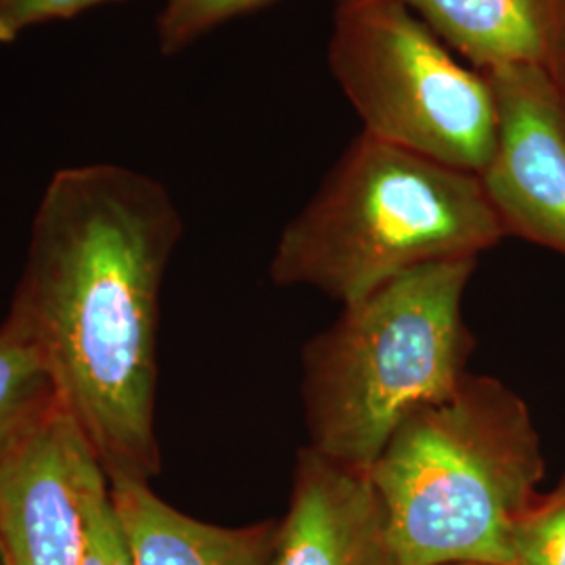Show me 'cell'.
<instances>
[{
    "label": "cell",
    "instance_id": "1",
    "mask_svg": "<svg viewBox=\"0 0 565 565\" xmlns=\"http://www.w3.org/2000/svg\"><path fill=\"white\" fill-rule=\"evenodd\" d=\"M181 214L141 172L63 168L44 189L7 321L34 345L107 478L151 482L160 294Z\"/></svg>",
    "mask_w": 565,
    "mask_h": 565
},
{
    "label": "cell",
    "instance_id": "2",
    "mask_svg": "<svg viewBox=\"0 0 565 565\" xmlns=\"http://www.w3.org/2000/svg\"><path fill=\"white\" fill-rule=\"evenodd\" d=\"M366 478L404 565L515 564L513 522L539 494L545 455L522 396L467 373L398 425Z\"/></svg>",
    "mask_w": 565,
    "mask_h": 565
},
{
    "label": "cell",
    "instance_id": "3",
    "mask_svg": "<svg viewBox=\"0 0 565 565\" xmlns=\"http://www.w3.org/2000/svg\"><path fill=\"white\" fill-rule=\"evenodd\" d=\"M503 237L480 174L361 132L285 226L270 277L348 306L427 264L478 260Z\"/></svg>",
    "mask_w": 565,
    "mask_h": 565
},
{
    "label": "cell",
    "instance_id": "4",
    "mask_svg": "<svg viewBox=\"0 0 565 565\" xmlns=\"http://www.w3.org/2000/svg\"><path fill=\"white\" fill-rule=\"evenodd\" d=\"M476 258L427 264L356 302L302 354L308 448L369 471L392 434L467 375L463 296Z\"/></svg>",
    "mask_w": 565,
    "mask_h": 565
},
{
    "label": "cell",
    "instance_id": "5",
    "mask_svg": "<svg viewBox=\"0 0 565 565\" xmlns=\"http://www.w3.org/2000/svg\"><path fill=\"white\" fill-rule=\"evenodd\" d=\"M329 70L366 135L473 174L490 162L492 84L401 2L335 0Z\"/></svg>",
    "mask_w": 565,
    "mask_h": 565
},
{
    "label": "cell",
    "instance_id": "6",
    "mask_svg": "<svg viewBox=\"0 0 565 565\" xmlns=\"http://www.w3.org/2000/svg\"><path fill=\"white\" fill-rule=\"evenodd\" d=\"M109 482L81 425L51 404L0 459L4 565H81L88 501Z\"/></svg>",
    "mask_w": 565,
    "mask_h": 565
},
{
    "label": "cell",
    "instance_id": "7",
    "mask_svg": "<svg viewBox=\"0 0 565 565\" xmlns=\"http://www.w3.org/2000/svg\"><path fill=\"white\" fill-rule=\"evenodd\" d=\"M497 99V145L480 172L503 233L565 256V107L534 65L484 72Z\"/></svg>",
    "mask_w": 565,
    "mask_h": 565
},
{
    "label": "cell",
    "instance_id": "8",
    "mask_svg": "<svg viewBox=\"0 0 565 565\" xmlns=\"http://www.w3.org/2000/svg\"><path fill=\"white\" fill-rule=\"evenodd\" d=\"M266 565L404 564L366 473L306 446Z\"/></svg>",
    "mask_w": 565,
    "mask_h": 565
},
{
    "label": "cell",
    "instance_id": "9",
    "mask_svg": "<svg viewBox=\"0 0 565 565\" xmlns=\"http://www.w3.org/2000/svg\"><path fill=\"white\" fill-rule=\"evenodd\" d=\"M471 67H543L565 61V0H396Z\"/></svg>",
    "mask_w": 565,
    "mask_h": 565
},
{
    "label": "cell",
    "instance_id": "10",
    "mask_svg": "<svg viewBox=\"0 0 565 565\" xmlns=\"http://www.w3.org/2000/svg\"><path fill=\"white\" fill-rule=\"evenodd\" d=\"M109 492L135 565H266L275 545L279 520L207 524L132 478L109 480Z\"/></svg>",
    "mask_w": 565,
    "mask_h": 565
},
{
    "label": "cell",
    "instance_id": "11",
    "mask_svg": "<svg viewBox=\"0 0 565 565\" xmlns=\"http://www.w3.org/2000/svg\"><path fill=\"white\" fill-rule=\"evenodd\" d=\"M55 401L39 352L4 319L0 324V459Z\"/></svg>",
    "mask_w": 565,
    "mask_h": 565
},
{
    "label": "cell",
    "instance_id": "12",
    "mask_svg": "<svg viewBox=\"0 0 565 565\" xmlns=\"http://www.w3.org/2000/svg\"><path fill=\"white\" fill-rule=\"evenodd\" d=\"M513 553L518 565H565V476L515 518Z\"/></svg>",
    "mask_w": 565,
    "mask_h": 565
},
{
    "label": "cell",
    "instance_id": "13",
    "mask_svg": "<svg viewBox=\"0 0 565 565\" xmlns=\"http://www.w3.org/2000/svg\"><path fill=\"white\" fill-rule=\"evenodd\" d=\"M277 0H166L158 34L163 53H177L226 21L258 11Z\"/></svg>",
    "mask_w": 565,
    "mask_h": 565
},
{
    "label": "cell",
    "instance_id": "14",
    "mask_svg": "<svg viewBox=\"0 0 565 565\" xmlns=\"http://www.w3.org/2000/svg\"><path fill=\"white\" fill-rule=\"evenodd\" d=\"M81 565H135L118 513L111 503L109 482L99 486L86 515V543Z\"/></svg>",
    "mask_w": 565,
    "mask_h": 565
},
{
    "label": "cell",
    "instance_id": "15",
    "mask_svg": "<svg viewBox=\"0 0 565 565\" xmlns=\"http://www.w3.org/2000/svg\"><path fill=\"white\" fill-rule=\"evenodd\" d=\"M111 0H0V42H13L44 21L70 20Z\"/></svg>",
    "mask_w": 565,
    "mask_h": 565
},
{
    "label": "cell",
    "instance_id": "16",
    "mask_svg": "<svg viewBox=\"0 0 565 565\" xmlns=\"http://www.w3.org/2000/svg\"><path fill=\"white\" fill-rule=\"evenodd\" d=\"M555 78V82H557V86H559V90H562V99H564V107H565V61L562 63V67L557 70V74L553 76Z\"/></svg>",
    "mask_w": 565,
    "mask_h": 565
},
{
    "label": "cell",
    "instance_id": "17",
    "mask_svg": "<svg viewBox=\"0 0 565 565\" xmlns=\"http://www.w3.org/2000/svg\"><path fill=\"white\" fill-rule=\"evenodd\" d=\"M446 565H518V564H499V562H459V564Z\"/></svg>",
    "mask_w": 565,
    "mask_h": 565
}]
</instances>
